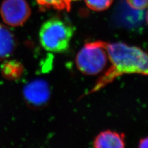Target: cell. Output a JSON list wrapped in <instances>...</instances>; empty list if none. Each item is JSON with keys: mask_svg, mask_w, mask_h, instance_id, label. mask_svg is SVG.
<instances>
[{"mask_svg": "<svg viewBox=\"0 0 148 148\" xmlns=\"http://www.w3.org/2000/svg\"><path fill=\"white\" fill-rule=\"evenodd\" d=\"M114 0H85L86 6L91 10L102 11L110 6Z\"/></svg>", "mask_w": 148, "mask_h": 148, "instance_id": "30bf717a", "label": "cell"}, {"mask_svg": "<svg viewBox=\"0 0 148 148\" xmlns=\"http://www.w3.org/2000/svg\"><path fill=\"white\" fill-rule=\"evenodd\" d=\"M0 14L3 21L11 27L24 25L31 14V9L25 0H4Z\"/></svg>", "mask_w": 148, "mask_h": 148, "instance_id": "277c9868", "label": "cell"}, {"mask_svg": "<svg viewBox=\"0 0 148 148\" xmlns=\"http://www.w3.org/2000/svg\"><path fill=\"white\" fill-rule=\"evenodd\" d=\"M73 32V27L66 21L58 17L50 18L41 27L40 42L46 51L63 53L69 49Z\"/></svg>", "mask_w": 148, "mask_h": 148, "instance_id": "7a4b0ae2", "label": "cell"}, {"mask_svg": "<svg viewBox=\"0 0 148 148\" xmlns=\"http://www.w3.org/2000/svg\"><path fill=\"white\" fill-rule=\"evenodd\" d=\"M23 95L30 107L36 109L43 108L48 104L50 98L49 86L43 80H35L25 85Z\"/></svg>", "mask_w": 148, "mask_h": 148, "instance_id": "5b68a950", "label": "cell"}, {"mask_svg": "<svg viewBox=\"0 0 148 148\" xmlns=\"http://www.w3.org/2000/svg\"><path fill=\"white\" fill-rule=\"evenodd\" d=\"M93 146L96 148H122L125 146V135L116 132L106 130L95 138Z\"/></svg>", "mask_w": 148, "mask_h": 148, "instance_id": "8992f818", "label": "cell"}, {"mask_svg": "<svg viewBox=\"0 0 148 148\" xmlns=\"http://www.w3.org/2000/svg\"><path fill=\"white\" fill-rule=\"evenodd\" d=\"M146 22H147V25H148V9H147V12H146Z\"/></svg>", "mask_w": 148, "mask_h": 148, "instance_id": "4fadbf2b", "label": "cell"}, {"mask_svg": "<svg viewBox=\"0 0 148 148\" xmlns=\"http://www.w3.org/2000/svg\"><path fill=\"white\" fill-rule=\"evenodd\" d=\"M138 147L140 148H146L148 147V136L143 138L140 141Z\"/></svg>", "mask_w": 148, "mask_h": 148, "instance_id": "7c38bea8", "label": "cell"}, {"mask_svg": "<svg viewBox=\"0 0 148 148\" xmlns=\"http://www.w3.org/2000/svg\"><path fill=\"white\" fill-rule=\"evenodd\" d=\"M132 9L137 11L144 10L148 6V0H126Z\"/></svg>", "mask_w": 148, "mask_h": 148, "instance_id": "8fae6325", "label": "cell"}, {"mask_svg": "<svg viewBox=\"0 0 148 148\" xmlns=\"http://www.w3.org/2000/svg\"><path fill=\"white\" fill-rule=\"evenodd\" d=\"M16 40L7 27L0 24V61L10 57L16 47Z\"/></svg>", "mask_w": 148, "mask_h": 148, "instance_id": "52a82bcc", "label": "cell"}, {"mask_svg": "<svg viewBox=\"0 0 148 148\" xmlns=\"http://www.w3.org/2000/svg\"><path fill=\"white\" fill-rule=\"evenodd\" d=\"M106 42L96 41L85 44L76 56V65L82 73L95 75L103 71L108 62Z\"/></svg>", "mask_w": 148, "mask_h": 148, "instance_id": "3957f363", "label": "cell"}, {"mask_svg": "<svg viewBox=\"0 0 148 148\" xmlns=\"http://www.w3.org/2000/svg\"><path fill=\"white\" fill-rule=\"evenodd\" d=\"M111 66L101 75L90 92L99 91L123 74L148 75V54L137 46L123 43H106Z\"/></svg>", "mask_w": 148, "mask_h": 148, "instance_id": "6da1fadb", "label": "cell"}, {"mask_svg": "<svg viewBox=\"0 0 148 148\" xmlns=\"http://www.w3.org/2000/svg\"><path fill=\"white\" fill-rule=\"evenodd\" d=\"M71 1H77V0H71Z\"/></svg>", "mask_w": 148, "mask_h": 148, "instance_id": "5bb4252c", "label": "cell"}, {"mask_svg": "<svg viewBox=\"0 0 148 148\" xmlns=\"http://www.w3.org/2000/svg\"><path fill=\"white\" fill-rule=\"evenodd\" d=\"M36 2L43 8H53L67 11H70L71 9V0H36Z\"/></svg>", "mask_w": 148, "mask_h": 148, "instance_id": "9c48e42d", "label": "cell"}, {"mask_svg": "<svg viewBox=\"0 0 148 148\" xmlns=\"http://www.w3.org/2000/svg\"><path fill=\"white\" fill-rule=\"evenodd\" d=\"M24 69L22 65L16 60H11L4 62L1 66L3 76L8 80H16L21 77Z\"/></svg>", "mask_w": 148, "mask_h": 148, "instance_id": "ba28073f", "label": "cell"}]
</instances>
